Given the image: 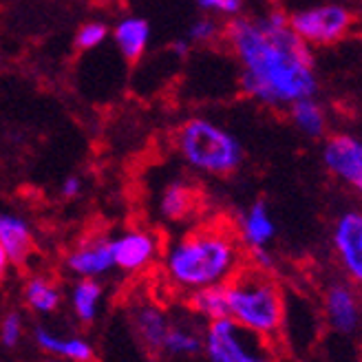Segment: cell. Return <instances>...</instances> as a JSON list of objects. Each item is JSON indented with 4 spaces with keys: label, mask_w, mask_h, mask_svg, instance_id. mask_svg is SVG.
Segmentation results:
<instances>
[{
    "label": "cell",
    "mask_w": 362,
    "mask_h": 362,
    "mask_svg": "<svg viewBox=\"0 0 362 362\" xmlns=\"http://www.w3.org/2000/svg\"><path fill=\"white\" fill-rule=\"evenodd\" d=\"M157 208L168 223H184L199 208V190L186 179H175L161 190Z\"/></svg>",
    "instance_id": "2e32d148"
},
{
    "label": "cell",
    "mask_w": 362,
    "mask_h": 362,
    "mask_svg": "<svg viewBox=\"0 0 362 362\" xmlns=\"http://www.w3.org/2000/svg\"><path fill=\"white\" fill-rule=\"evenodd\" d=\"M0 245L5 247L13 267H25L31 261L35 239L25 216L0 210Z\"/></svg>",
    "instance_id": "9a60e30c"
},
{
    "label": "cell",
    "mask_w": 362,
    "mask_h": 362,
    "mask_svg": "<svg viewBox=\"0 0 362 362\" xmlns=\"http://www.w3.org/2000/svg\"><path fill=\"white\" fill-rule=\"evenodd\" d=\"M204 327L206 322L199 325V322L173 318V325L164 338V345H161L159 358L184 360L204 354Z\"/></svg>",
    "instance_id": "e0dca14e"
},
{
    "label": "cell",
    "mask_w": 362,
    "mask_h": 362,
    "mask_svg": "<svg viewBox=\"0 0 362 362\" xmlns=\"http://www.w3.org/2000/svg\"><path fill=\"white\" fill-rule=\"evenodd\" d=\"M161 279L175 294L226 285L247 263L237 228L228 221H206L173 239L161 252Z\"/></svg>",
    "instance_id": "7a4b0ae2"
},
{
    "label": "cell",
    "mask_w": 362,
    "mask_h": 362,
    "mask_svg": "<svg viewBox=\"0 0 362 362\" xmlns=\"http://www.w3.org/2000/svg\"><path fill=\"white\" fill-rule=\"evenodd\" d=\"M194 3L206 13L226 16V18H237L241 16L243 9V0H194Z\"/></svg>",
    "instance_id": "484cf974"
},
{
    "label": "cell",
    "mask_w": 362,
    "mask_h": 362,
    "mask_svg": "<svg viewBox=\"0 0 362 362\" xmlns=\"http://www.w3.org/2000/svg\"><path fill=\"white\" fill-rule=\"evenodd\" d=\"M104 303V285L98 279H76L69 289L71 314L80 325H93L100 318Z\"/></svg>",
    "instance_id": "ffe728a7"
},
{
    "label": "cell",
    "mask_w": 362,
    "mask_h": 362,
    "mask_svg": "<svg viewBox=\"0 0 362 362\" xmlns=\"http://www.w3.org/2000/svg\"><path fill=\"white\" fill-rule=\"evenodd\" d=\"M82 192V179L78 175H69L60 184V194L64 199H76Z\"/></svg>",
    "instance_id": "4316f807"
},
{
    "label": "cell",
    "mask_w": 362,
    "mask_h": 362,
    "mask_svg": "<svg viewBox=\"0 0 362 362\" xmlns=\"http://www.w3.org/2000/svg\"><path fill=\"white\" fill-rule=\"evenodd\" d=\"M190 49H192V45H190L188 38H179V40L173 42V53H175V56H179V58H186L188 53H190Z\"/></svg>",
    "instance_id": "83f0119b"
},
{
    "label": "cell",
    "mask_w": 362,
    "mask_h": 362,
    "mask_svg": "<svg viewBox=\"0 0 362 362\" xmlns=\"http://www.w3.org/2000/svg\"><path fill=\"white\" fill-rule=\"evenodd\" d=\"M332 247L347 281L362 285V210H342L332 228Z\"/></svg>",
    "instance_id": "ba28073f"
},
{
    "label": "cell",
    "mask_w": 362,
    "mask_h": 362,
    "mask_svg": "<svg viewBox=\"0 0 362 362\" xmlns=\"http://www.w3.org/2000/svg\"><path fill=\"white\" fill-rule=\"evenodd\" d=\"M320 157L332 177L362 197V139L358 135H329L322 141Z\"/></svg>",
    "instance_id": "9c48e42d"
},
{
    "label": "cell",
    "mask_w": 362,
    "mask_h": 362,
    "mask_svg": "<svg viewBox=\"0 0 362 362\" xmlns=\"http://www.w3.org/2000/svg\"><path fill=\"white\" fill-rule=\"evenodd\" d=\"M186 38L190 40V45H212L223 38V25L210 16L199 18L188 27Z\"/></svg>",
    "instance_id": "603a6c76"
},
{
    "label": "cell",
    "mask_w": 362,
    "mask_h": 362,
    "mask_svg": "<svg viewBox=\"0 0 362 362\" xmlns=\"http://www.w3.org/2000/svg\"><path fill=\"white\" fill-rule=\"evenodd\" d=\"M322 314L336 334L351 336L362 325V296L351 281H332L322 289Z\"/></svg>",
    "instance_id": "30bf717a"
},
{
    "label": "cell",
    "mask_w": 362,
    "mask_h": 362,
    "mask_svg": "<svg viewBox=\"0 0 362 362\" xmlns=\"http://www.w3.org/2000/svg\"><path fill=\"white\" fill-rule=\"evenodd\" d=\"M237 234L241 245L250 252V250H259V247H269L272 241L276 239L279 228L274 216H272L269 206L263 202V199H257L252 202L237 219Z\"/></svg>",
    "instance_id": "5bb4252c"
},
{
    "label": "cell",
    "mask_w": 362,
    "mask_h": 362,
    "mask_svg": "<svg viewBox=\"0 0 362 362\" xmlns=\"http://www.w3.org/2000/svg\"><path fill=\"white\" fill-rule=\"evenodd\" d=\"M228 318L272 342H281L285 329V294L272 272L245 263L226 283Z\"/></svg>",
    "instance_id": "3957f363"
},
{
    "label": "cell",
    "mask_w": 362,
    "mask_h": 362,
    "mask_svg": "<svg viewBox=\"0 0 362 362\" xmlns=\"http://www.w3.org/2000/svg\"><path fill=\"white\" fill-rule=\"evenodd\" d=\"M173 318L175 316H170L164 307L153 300H141V303L133 305V310H131L133 334L137 336L139 345L151 356L159 358L161 345H164V338L170 329Z\"/></svg>",
    "instance_id": "7c38bea8"
},
{
    "label": "cell",
    "mask_w": 362,
    "mask_h": 362,
    "mask_svg": "<svg viewBox=\"0 0 362 362\" xmlns=\"http://www.w3.org/2000/svg\"><path fill=\"white\" fill-rule=\"evenodd\" d=\"M279 342L241 327L232 318L210 320L204 327V356L208 362H281Z\"/></svg>",
    "instance_id": "5b68a950"
},
{
    "label": "cell",
    "mask_w": 362,
    "mask_h": 362,
    "mask_svg": "<svg viewBox=\"0 0 362 362\" xmlns=\"http://www.w3.org/2000/svg\"><path fill=\"white\" fill-rule=\"evenodd\" d=\"M289 27L296 35L314 47H329L340 40H345L354 29L356 18L349 7L338 3H322L300 7L292 13H287Z\"/></svg>",
    "instance_id": "8992f818"
},
{
    "label": "cell",
    "mask_w": 362,
    "mask_h": 362,
    "mask_svg": "<svg viewBox=\"0 0 362 362\" xmlns=\"http://www.w3.org/2000/svg\"><path fill=\"white\" fill-rule=\"evenodd\" d=\"M108 38V29L104 23L100 21H90L86 25H82L76 33V47L80 51H90V49H98L104 40Z\"/></svg>",
    "instance_id": "d4e9b609"
},
{
    "label": "cell",
    "mask_w": 362,
    "mask_h": 362,
    "mask_svg": "<svg viewBox=\"0 0 362 362\" xmlns=\"http://www.w3.org/2000/svg\"><path fill=\"white\" fill-rule=\"evenodd\" d=\"M186 305L192 316L199 320L210 322V320H219L228 316V296H226V285H214L192 292L186 296Z\"/></svg>",
    "instance_id": "7402d4cb"
},
{
    "label": "cell",
    "mask_w": 362,
    "mask_h": 362,
    "mask_svg": "<svg viewBox=\"0 0 362 362\" xmlns=\"http://www.w3.org/2000/svg\"><path fill=\"white\" fill-rule=\"evenodd\" d=\"M64 269L76 279H104L113 272L111 237L108 234H88L64 255Z\"/></svg>",
    "instance_id": "8fae6325"
},
{
    "label": "cell",
    "mask_w": 362,
    "mask_h": 362,
    "mask_svg": "<svg viewBox=\"0 0 362 362\" xmlns=\"http://www.w3.org/2000/svg\"><path fill=\"white\" fill-rule=\"evenodd\" d=\"M164 252L157 232L148 228H131L111 237V255L115 269L124 274H141L153 267Z\"/></svg>",
    "instance_id": "52a82bcc"
},
{
    "label": "cell",
    "mask_w": 362,
    "mask_h": 362,
    "mask_svg": "<svg viewBox=\"0 0 362 362\" xmlns=\"http://www.w3.org/2000/svg\"><path fill=\"white\" fill-rule=\"evenodd\" d=\"M25 338V318L18 310H9L0 318V342L7 349H16Z\"/></svg>",
    "instance_id": "cb8c5ba5"
},
{
    "label": "cell",
    "mask_w": 362,
    "mask_h": 362,
    "mask_svg": "<svg viewBox=\"0 0 362 362\" xmlns=\"http://www.w3.org/2000/svg\"><path fill=\"white\" fill-rule=\"evenodd\" d=\"M40 362H69V360H60V358H51V356H47V358L40 360Z\"/></svg>",
    "instance_id": "f546056e"
},
{
    "label": "cell",
    "mask_w": 362,
    "mask_h": 362,
    "mask_svg": "<svg viewBox=\"0 0 362 362\" xmlns=\"http://www.w3.org/2000/svg\"><path fill=\"white\" fill-rule=\"evenodd\" d=\"M223 40L239 64V86L252 102L287 111L294 102L318 95L314 49L289 27L285 11L230 18Z\"/></svg>",
    "instance_id": "6da1fadb"
},
{
    "label": "cell",
    "mask_w": 362,
    "mask_h": 362,
    "mask_svg": "<svg viewBox=\"0 0 362 362\" xmlns=\"http://www.w3.org/2000/svg\"><path fill=\"white\" fill-rule=\"evenodd\" d=\"M62 300H64L62 289L51 276L35 272V274L25 279L23 303L29 312L38 314V316H51L62 307Z\"/></svg>",
    "instance_id": "ac0fdd59"
},
{
    "label": "cell",
    "mask_w": 362,
    "mask_h": 362,
    "mask_svg": "<svg viewBox=\"0 0 362 362\" xmlns=\"http://www.w3.org/2000/svg\"><path fill=\"white\" fill-rule=\"evenodd\" d=\"M175 148L188 168L210 177L234 175L245 161L241 139L208 117H190L181 124L175 133Z\"/></svg>",
    "instance_id": "277c9868"
},
{
    "label": "cell",
    "mask_w": 362,
    "mask_h": 362,
    "mask_svg": "<svg viewBox=\"0 0 362 362\" xmlns=\"http://www.w3.org/2000/svg\"><path fill=\"white\" fill-rule=\"evenodd\" d=\"M9 267H13V265H11V261H9V257H7L5 247L0 245V283H3V281L7 279V274H9Z\"/></svg>",
    "instance_id": "f1b7e54d"
},
{
    "label": "cell",
    "mask_w": 362,
    "mask_h": 362,
    "mask_svg": "<svg viewBox=\"0 0 362 362\" xmlns=\"http://www.w3.org/2000/svg\"><path fill=\"white\" fill-rule=\"evenodd\" d=\"M113 40L126 62H137L151 45V23L139 16L122 18L113 29Z\"/></svg>",
    "instance_id": "d6986e66"
},
{
    "label": "cell",
    "mask_w": 362,
    "mask_h": 362,
    "mask_svg": "<svg viewBox=\"0 0 362 362\" xmlns=\"http://www.w3.org/2000/svg\"><path fill=\"white\" fill-rule=\"evenodd\" d=\"M289 122H292L294 129L310 137V139H325L329 131V117L325 106L318 102V98H305L294 102L287 108Z\"/></svg>",
    "instance_id": "44dd1931"
},
{
    "label": "cell",
    "mask_w": 362,
    "mask_h": 362,
    "mask_svg": "<svg viewBox=\"0 0 362 362\" xmlns=\"http://www.w3.org/2000/svg\"><path fill=\"white\" fill-rule=\"evenodd\" d=\"M33 345L51 358H60L69 362H95L93 342L78 334H58L45 325L33 327L31 332Z\"/></svg>",
    "instance_id": "4fadbf2b"
}]
</instances>
